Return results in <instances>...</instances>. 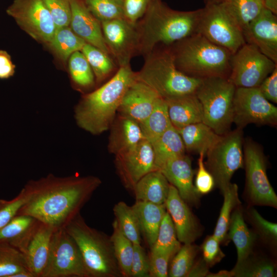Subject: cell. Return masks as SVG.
Instances as JSON below:
<instances>
[{"label": "cell", "instance_id": "8992f818", "mask_svg": "<svg viewBox=\"0 0 277 277\" xmlns=\"http://www.w3.org/2000/svg\"><path fill=\"white\" fill-rule=\"evenodd\" d=\"M136 79L166 99L195 93L202 79L189 76L180 71L174 63L170 49L152 52L141 70L135 72Z\"/></svg>", "mask_w": 277, "mask_h": 277}, {"label": "cell", "instance_id": "4fadbf2b", "mask_svg": "<svg viewBox=\"0 0 277 277\" xmlns=\"http://www.w3.org/2000/svg\"><path fill=\"white\" fill-rule=\"evenodd\" d=\"M233 123L240 129L250 124L275 126L277 108L262 95L258 87H236L233 101Z\"/></svg>", "mask_w": 277, "mask_h": 277}, {"label": "cell", "instance_id": "60d3db41", "mask_svg": "<svg viewBox=\"0 0 277 277\" xmlns=\"http://www.w3.org/2000/svg\"><path fill=\"white\" fill-rule=\"evenodd\" d=\"M199 251L198 246L192 243L184 244L172 258L168 276H187Z\"/></svg>", "mask_w": 277, "mask_h": 277}, {"label": "cell", "instance_id": "d4e9b609", "mask_svg": "<svg viewBox=\"0 0 277 277\" xmlns=\"http://www.w3.org/2000/svg\"><path fill=\"white\" fill-rule=\"evenodd\" d=\"M165 100L172 125L176 129L203 122L202 107L195 93L170 97Z\"/></svg>", "mask_w": 277, "mask_h": 277}, {"label": "cell", "instance_id": "3957f363", "mask_svg": "<svg viewBox=\"0 0 277 277\" xmlns=\"http://www.w3.org/2000/svg\"><path fill=\"white\" fill-rule=\"evenodd\" d=\"M202 9L190 11L173 10L161 0L152 4L137 24L140 37L139 52L147 56L161 43L173 44L197 33Z\"/></svg>", "mask_w": 277, "mask_h": 277}, {"label": "cell", "instance_id": "f546056e", "mask_svg": "<svg viewBox=\"0 0 277 277\" xmlns=\"http://www.w3.org/2000/svg\"><path fill=\"white\" fill-rule=\"evenodd\" d=\"M156 169L159 170L167 161L185 154V147L178 130L173 126L151 143Z\"/></svg>", "mask_w": 277, "mask_h": 277}, {"label": "cell", "instance_id": "74e56055", "mask_svg": "<svg viewBox=\"0 0 277 277\" xmlns=\"http://www.w3.org/2000/svg\"><path fill=\"white\" fill-rule=\"evenodd\" d=\"M21 272H30L23 253L11 246L0 244V277H13Z\"/></svg>", "mask_w": 277, "mask_h": 277}, {"label": "cell", "instance_id": "5b68a950", "mask_svg": "<svg viewBox=\"0 0 277 277\" xmlns=\"http://www.w3.org/2000/svg\"><path fill=\"white\" fill-rule=\"evenodd\" d=\"M64 228L77 245L91 277H122L110 237L87 225L80 213Z\"/></svg>", "mask_w": 277, "mask_h": 277}, {"label": "cell", "instance_id": "f6af8a7d", "mask_svg": "<svg viewBox=\"0 0 277 277\" xmlns=\"http://www.w3.org/2000/svg\"><path fill=\"white\" fill-rule=\"evenodd\" d=\"M49 11L56 28L69 26L71 12L70 0H42Z\"/></svg>", "mask_w": 277, "mask_h": 277}, {"label": "cell", "instance_id": "277c9868", "mask_svg": "<svg viewBox=\"0 0 277 277\" xmlns=\"http://www.w3.org/2000/svg\"><path fill=\"white\" fill-rule=\"evenodd\" d=\"M171 49L176 67L195 78H228L232 54L199 33H195L174 44Z\"/></svg>", "mask_w": 277, "mask_h": 277}, {"label": "cell", "instance_id": "7a4b0ae2", "mask_svg": "<svg viewBox=\"0 0 277 277\" xmlns=\"http://www.w3.org/2000/svg\"><path fill=\"white\" fill-rule=\"evenodd\" d=\"M130 65L120 66L114 75L95 91L85 95L74 109L77 125L98 135L113 123L126 91L136 80Z\"/></svg>", "mask_w": 277, "mask_h": 277}, {"label": "cell", "instance_id": "484cf974", "mask_svg": "<svg viewBox=\"0 0 277 277\" xmlns=\"http://www.w3.org/2000/svg\"><path fill=\"white\" fill-rule=\"evenodd\" d=\"M170 184L160 170H153L141 179L133 192L136 201L165 204Z\"/></svg>", "mask_w": 277, "mask_h": 277}, {"label": "cell", "instance_id": "4dcf8cb0", "mask_svg": "<svg viewBox=\"0 0 277 277\" xmlns=\"http://www.w3.org/2000/svg\"><path fill=\"white\" fill-rule=\"evenodd\" d=\"M140 126L144 138L150 143L172 126L164 98H159L151 113Z\"/></svg>", "mask_w": 277, "mask_h": 277}, {"label": "cell", "instance_id": "680465c9", "mask_svg": "<svg viewBox=\"0 0 277 277\" xmlns=\"http://www.w3.org/2000/svg\"><path fill=\"white\" fill-rule=\"evenodd\" d=\"M225 0H207V3H215L225 1Z\"/></svg>", "mask_w": 277, "mask_h": 277}, {"label": "cell", "instance_id": "6da1fadb", "mask_svg": "<svg viewBox=\"0 0 277 277\" xmlns=\"http://www.w3.org/2000/svg\"><path fill=\"white\" fill-rule=\"evenodd\" d=\"M102 184L93 175L58 177L53 174L24 186L29 197L17 214L32 216L57 229L65 226L89 200Z\"/></svg>", "mask_w": 277, "mask_h": 277}, {"label": "cell", "instance_id": "ba28073f", "mask_svg": "<svg viewBox=\"0 0 277 277\" xmlns=\"http://www.w3.org/2000/svg\"><path fill=\"white\" fill-rule=\"evenodd\" d=\"M197 33L232 54L246 43L243 28L225 1L207 3L202 8Z\"/></svg>", "mask_w": 277, "mask_h": 277}, {"label": "cell", "instance_id": "e575fe53", "mask_svg": "<svg viewBox=\"0 0 277 277\" xmlns=\"http://www.w3.org/2000/svg\"><path fill=\"white\" fill-rule=\"evenodd\" d=\"M112 227L113 232L110 237L122 277H131L133 244L120 230L115 220Z\"/></svg>", "mask_w": 277, "mask_h": 277}, {"label": "cell", "instance_id": "603a6c76", "mask_svg": "<svg viewBox=\"0 0 277 277\" xmlns=\"http://www.w3.org/2000/svg\"><path fill=\"white\" fill-rule=\"evenodd\" d=\"M109 129L108 148L115 155L132 149L145 139L139 124L120 114L116 115Z\"/></svg>", "mask_w": 277, "mask_h": 277}, {"label": "cell", "instance_id": "9c48e42d", "mask_svg": "<svg viewBox=\"0 0 277 277\" xmlns=\"http://www.w3.org/2000/svg\"><path fill=\"white\" fill-rule=\"evenodd\" d=\"M242 129L236 128L221 135L207 151L205 166L222 193L230 183L234 173L244 167Z\"/></svg>", "mask_w": 277, "mask_h": 277}, {"label": "cell", "instance_id": "f1b7e54d", "mask_svg": "<svg viewBox=\"0 0 277 277\" xmlns=\"http://www.w3.org/2000/svg\"><path fill=\"white\" fill-rule=\"evenodd\" d=\"M183 140L186 151L200 153L207 151L220 137L203 122L192 124L177 129Z\"/></svg>", "mask_w": 277, "mask_h": 277}, {"label": "cell", "instance_id": "6f0895ef", "mask_svg": "<svg viewBox=\"0 0 277 277\" xmlns=\"http://www.w3.org/2000/svg\"><path fill=\"white\" fill-rule=\"evenodd\" d=\"M207 276L210 277H231L233 273L231 271L222 270L216 273H209Z\"/></svg>", "mask_w": 277, "mask_h": 277}, {"label": "cell", "instance_id": "7c38bea8", "mask_svg": "<svg viewBox=\"0 0 277 277\" xmlns=\"http://www.w3.org/2000/svg\"><path fill=\"white\" fill-rule=\"evenodd\" d=\"M246 192L256 205L277 206V196L266 173V160L262 148L249 140L244 146Z\"/></svg>", "mask_w": 277, "mask_h": 277}, {"label": "cell", "instance_id": "8fae6325", "mask_svg": "<svg viewBox=\"0 0 277 277\" xmlns=\"http://www.w3.org/2000/svg\"><path fill=\"white\" fill-rule=\"evenodd\" d=\"M276 67L256 47L245 43L232 55L228 78L236 88L258 87Z\"/></svg>", "mask_w": 277, "mask_h": 277}, {"label": "cell", "instance_id": "4316f807", "mask_svg": "<svg viewBox=\"0 0 277 277\" xmlns=\"http://www.w3.org/2000/svg\"><path fill=\"white\" fill-rule=\"evenodd\" d=\"M132 207L138 219L142 233L151 248L156 240L160 225L167 211L165 204L135 201Z\"/></svg>", "mask_w": 277, "mask_h": 277}, {"label": "cell", "instance_id": "2e32d148", "mask_svg": "<svg viewBox=\"0 0 277 277\" xmlns=\"http://www.w3.org/2000/svg\"><path fill=\"white\" fill-rule=\"evenodd\" d=\"M115 156L118 175L125 188L131 191L144 176L157 170L152 145L145 139L132 149Z\"/></svg>", "mask_w": 277, "mask_h": 277}, {"label": "cell", "instance_id": "52a82bcc", "mask_svg": "<svg viewBox=\"0 0 277 277\" xmlns=\"http://www.w3.org/2000/svg\"><path fill=\"white\" fill-rule=\"evenodd\" d=\"M235 89L228 78L211 77L203 78L195 92L202 107L203 122L218 135L230 130Z\"/></svg>", "mask_w": 277, "mask_h": 277}, {"label": "cell", "instance_id": "30bf717a", "mask_svg": "<svg viewBox=\"0 0 277 277\" xmlns=\"http://www.w3.org/2000/svg\"><path fill=\"white\" fill-rule=\"evenodd\" d=\"M42 277H91L77 245L65 228L53 233Z\"/></svg>", "mask_w": 277, "mask_h": 277}, {"label": "cell", "instance_id": "d6986e66", "mask_svg": "<svg viewBox=\"0 0 277 277\" xmlns=\"http://www.w3.org/2000/svg\"><path fill=\"white\" fill-rule=\"evenodd\" d=\"M165 206L173 223L178 240L184 244L192 243L200 234L198 223L187 203L171 184Z\"/></svg>", "mask_w": 277, "mask_h": 277}, {"label": "cell", "instance_id": "7dc6e473", "mask_svg": "<svg viewBox=\"0 0 277 277\" xmlns=\"http://www.w3.org/2000/svg\"><path fill=\"white\" fill-rule=\"evenodd\" d=\"M149 257L140 244H133L131 277H149Z\"/></svg>", "mask_w": 277, "mask_h": 277}, {"label": "cell", "instance_id": "b9f144b4", "mask_svg": "<svg viewBox=\"0 0 277 277\" xmlns=\"http://www.w3.org/2000/svg\"><path fill=\"white\" fill-rule=\"evenodd\" d=\"M69 69L71 79L77 86L86 88L93 84L92 70L81 51L74 52L69 57Z\"/></svg>", "mask_w": 277, "mask_h": 277}, {"label": "cell", "instance_id": "f35d334b", "mask_svg": "<svg viewBox=\"0 0 277 277\" xmlns=\"http://www.w3.org/2000/svg\"><path fill=\"white\" fill-rule=\"evenodd\" d=\"M81 51L89 63L97 82L105 80L114 68L109 55L96 47L86 43Z\"/></svg>", "mask_w": 277, "mask_h": 277}, {"label": "cell", "instance_id": "d6a6232c", "mask_svg": "<svg viewBox=\"0 0 277 277\" xmlns=\"http://www.w3.org/2000/svg\"><path fill=\"white\" fill-rule=\"evenodd\" d=\"M113 214L120 230L133 244H140L141 228L137 216L132 206L123 201L116 203Z\"/></svg>", "mask_w": 277, "mask_h": 277}, {"label": "cell", "instance_id": "9f6ffc18", "mask_svg": "<svg viewBox=\"0 0 277 277\" xmlns=\"http://www.w3.org/2000/svg\"><path fill=\"white\" fill-rule=\"evenodd\" d=\"M264 6L265 8L276 15L277 0H264Z\"/></svg>", "mask_w": 277, "mask_h": 277}, {"label": "cell", "instance_id": "bcb514c9", "mask_svg": "<svg viewBox=\"0 0 277 277\" xmlns=\"http://www.w3.org/2000/svg\"><path fill=\"white\" fill-rule=\"evenodd\" d=\"M250 220L260 235L268 242H276L277 225L264 219L255 209L248 212Z\"/></svg>", "mask_w": 277, "mask_h": 277}, {"label": "cell", "instance_id": "d590c367", "mask_svg": "<svg viewBox=\"0 0 277 277\" xmlns=\"http://www.w3.org/2000/svg\"><path fill=\"white\" fill-rule=\"evenodd\" d=\"M181 247L169 213L166 211L160 226L156 240L150 253H166L172 258Z\"/></svg>", "mask_w": 277, "mask_h": 277}, {"label": "cell", "instance_id": "816d5d0a", "mask_svg": "<svg viewBox=\"0 0 277 277\" xmlns=\"http://www.w3.org/2000/svg\"><path fill=\"white\" fill-rule=\"evenodd\" d=\"M172 257L166 253H150L149 277H167L168 264Z\"/></svg>", "mask_w": 277, "mask_h": 277}, {"label": "cell", "instance_id": "83f0119b", "mask_svg": "<svg viewBox=\"0 0 277 277\" xmlns=\"http://www.w3.org/2000/svg\"><path fill=\"white\" fill-rule=\"evenodd\" d=\"M228 231L227 238L233 242L236 248L237 263L252 253L256 235L248 228L242 210L238 206L231 214Z\"/></svg>", "mask_w": 277, "mask_h": 277}, {"label": "cell", "instance_id": "ab89813d", "mask_svg": "<svg viewBox=\"0 0 277 277\" xmlns=\"http://www.w3.org/2000/svg\"><path fill=\"white\" fill-rule=\"evenodd\" d=\"M84 2L101 23L125 17L124 0H84Z\"/></svg>", "mask_w": 277, "mask_h": 277}, {"label": "cell", "instance_id": "e0dca14e", "mask_svg": "<svg viewBox=\"0 0 277 277\" xmlns=\"http://www.w3.org/2000/svg\"><path fill=\"white\" fill-rule=\"evenodd\" d=\"M246 43L253 45L277 64V17L265 7L243 29Z\"/></svg>", "mask_w": 277, "mask_h": 277}, {"label": "cell", "instance_id": "f907efd6", "mask_svg": "<svg viewBox=\"0 0 277 277\" xmlns=\"http://www.w3.org/2000/svg\"><path fill=\"white\" fill-rule=\"evenodd\" d=\"M220 244L212 235L208 236L202 245L203 259L209 267L220 262L225 256L220 248Z\"/></svg>", "mask_w": 277, "mask_h": 277}, {"label": "cell", "instance_id": "8d00e7d4", "mask_svg": "<svg viewBox=\"0 0 277 277\" xmlns=\"http://www.w3.org/2000/svg\"><path fill=\"white\" fill-rule=\"evenodd\" d=\"M233 276L273 277L275 276V265L270 260L249 255L236 263L231 270Z\"/></svg>", "mask_w": 277, "mask_h": 277}, {"label": "cell", "instance_id": "ffe728a7", "mask_svg": "<svg viewBox=\"0 0 277 277\" xmlns=\"http://www.w3.org/2000/svg\"><path fill=\"white\" fill-rule=\"evenodd\" d=\"M71 16L70 27L86 43L91 44L110 55L105 43L101 23L92 15L84 1L70 0Z\"/></svg>", "mask_w": 277, "mask_h": 277}, {"label": "cell", "instance_id": "ee69618b", "mask_svg": "<svg viewBox=\"0 0 277 277\" xmlns=\"http://www.w3.org/2000/svg\"><path fill=\"white\" fill-rule=\"evenodd\" d=\"M29 197V192L24 187L18 194L13 199H0V229L17 215L19 210L27 202Z\"/></svg>", "mask_w": 277, "mask_h": 277}, {"label": "cell", "instance_id": "9a60e30c", "mask_svg": "<svg viewBox=\"0 0 277 277\" xmlns=\"http://www.w3.org/2000/svg\"><path fill=\"white\" fill-rule=\"evenodd\" d=\"M101 26L105 43L119 66L130 65L131 58L140 51L137 25L123 17L102 22Z\"/></svg>", "mask_w": 277, "mask_h": 277}, {"label": "cell", "instance_id": "681fc988", "mask_svg": "<svg viewBox=\"0 0 277 277\" xmlns=\"http://www.w3.org/2000/svg\"><path fill=\"white\" fill-rule=\"evenodd\" d=\"M205 155L204 152H200L197 161L198 169L194 186L199 194H207L210 192L215 185L212 175L205 166L204 163Z\"/></svg>", "mask_w": 277, "mask_h": 277}, {"label": "cell", "instance_id": "836d02e7", "mask_svg": "<svg viewBox=\"0 0 277 277\" xmlns=\"http://www.w3.org/2000/svg\"><path fill=\"white\" fill-rule=\"evenodd\" d=\"M222 193L224 196V202L213 234L220 243L227 239L232 210L240 204L236 184L230 183Z\"/></svg>", "mask_w": 277, "mask_h": 277}, {"label": "cell", "instance_id": "ac0fdd59", "mask_svg": "<svg viewBox=\"0 0 277 277\" xmlns=\"http://www.w3.org/2000/svg\"><path fill=\"white\" fill-rule=\"evenodd\" d=\"M160 97L150 87L136 80L126 91L117 112L140 125L151 113Z\"/></svg>", "mask_w": 277, "mask_h": 277}, {"label": "cell", "instance_id": "db71d44e", "mask_svg": "<svg viewBox=\"0 0 277 277\" xmlns=\"http://www.w3.org/2000/svg\"><path fill=\"white\" fill-rule=\"evenodd\" d=\"M15 69L10 55L6 51L0 50V79H7L13 76Z\"/></svg>", "mask_w": 277, "mask_h": 277}, {"label": "cell", "instance_id": "cb8c5ba5", "mask_svg": "<svg viewBox=\"0 0 277 277\" xmlns=\"http://www.w3.org/2000/svg\"><path fill=\"white\" fill-rule=\"evenodd\" d=\"M40 223L29 215H16L0 229V244L8 245L24 253Z\"/></svg>", "mask_w": 277, "mask_h": 277}, {"label": "cell", "instance_id": "44dd1931", "mask_svg": "<svg viewBox=\"0 0 277 277\" xmlns=\"http://www.w3.org/2000/svg\"><path fill=\"white\" fill-rule=\"evenodd\" d=\"M169 183L175 187L182 199L186 202L196 204L199 193L193 182V171L191 161L185 154L167 161L159 169Z\"/></svg>", "mask_w": 277, "mask_h": 277}, {"label": "cell", "instance_id": "11a10c76", "mask_svg": "<svg viewBox=\"0 0 277 277\" xmlns=\"http://www.w3.org/2000/svg\"><path fill=\"white\" fill-rule=\"evenodd\" d=\"M209 267L203 259L195 262L187 276L203 277L207 276L209 272Z\"/></svg>", "mask_w": 277, "mask_h": 277}, {"label": "cell", "instance_id": "7bdbcfd3", "mask_svg": "<svg viewBox=\"0 0 277 277\" xmlns=\"http://www.w3.org/2000/svg\"><path fill=\"white\" fill-rule=\"evenodd\" d=\"M243 28L264 8V0H225Z\"/></svg>", "mask_w": 277, "mask_h": 277}, {"label": "cell", "instance_id": "7402d4cb", "mask_svg": "<svg viewBox=\"0 0 277 277\" xmlns=\"http://www.w3.org/2000/svg\"><path fill=\"white\" fill-rule=\"evenodd\" d=\"M54 230L41 222L23 253L28 268L34 277L42 276L48 262Z\"/></svg>", "mask_w": 277, "mask_h": 277}, {"label": "cell", "instance_id": "c3c4849f", "mask_svg": "<svg viewBox=\"0 0 277 277\" xmlns=\"http://www.w3.org/2000/svg\"><path fill=\"white\" fill-rule=\"evenodd\" d=\"M157 0H124L125 18L137 25L149 7Z\"/></svg>", "mask_w": 277, "mask_h": 277}, {"label": "cell", "instance_id": "f5cc1de1", "mask_svg": "<svg viewBox=\"0 0 277 277\" xmlns=\"http://www.w3.org/2000/svg\"><path fill=\"white\" fill-rule=\"evenodd\" d=\"M258 88L268 101L277 103V67L264 79Z\"/></svg>", "mask_w": 277, "mask_h": 277}, {"label": "cell", "instance_id": "5bb4252c", "mask_svg": "<svg viewBox=\"0 0 277 277\" xmlns=\"http://www.w3.org/2000/svg\"><path fill=\"white\" fill-rule=\"evenodd\" d=\"M6 12L34 39L48 44L51 40L56 27L42 0H14Z\"/></svg>", "mask_w": 277, "mask_h": 277}, {"label": "cell", "instance_id": "1f68e13d", "mask_svg": "<svg viewBox=\"0 0 277 277\" xmlns=\"http://www.w3.org/2000/svg\"><path fill=\"white\" fill-rule=\"evenodd\" d=\"M86 43L69 26H63L56 28L49 44L56 54L66 61L74 52L81 51Z\"/></svg>", "mask_w": 277, "mask_h": 277}]
</instances>
